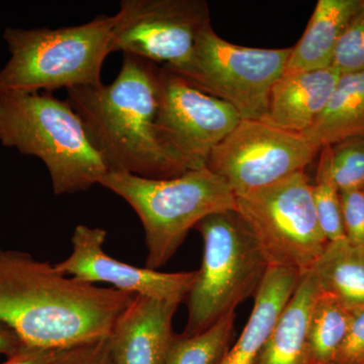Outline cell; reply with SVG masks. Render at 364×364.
Instances as JSON below:
<instances>
[{
	"label": "cell",
	"mask_w": 364,
	"mask_h": 364,
	"mask_svg": "<svg viewBox=\"0 0 364 364\" xmlns=\"http://www.w3.org/2000/svg\"><path fill=\"white\" fill-rule=\"evenodd\" d=\"M135 296L80 282L31 254L0 247V322L26 346L58 350L107 338Z\"/></svg>",
	"instance_id": "cell-1"
},
{
	"label": "cell",
	"mask_w": 364,
	"mask_h": 364,
	"mask_svg": "<svg viewBox=\"0 0 364 364\" xmlns=\"http://www.w3.org/2000/svg\"><path fill=\"white\" fill-rule=\"evenodd\" d=\"M160 71L153 62L124 54L109 85L67 90V102L107 172L166 179L188 171L158 136Z\"/></svg>",
	"instance_id": "cell-2"
},
{
	"label": "cell",
	"mask_w": 364,
	"mask_h": 364,
	"mask_svg": "<svg viewBox=\"0 0 364 364\" xmlns=\"http://www.w3.org/2000/svg\"><path fill=\"white\" fill-rule=\"evenodd\" d=\"M0 144L42 160L56 196L88 191L107 173L78 114L52 93L0 95Z\"/></svg>",
	"instance_id": "cell-3"
},
{
	"label": "cell",
	"mask_w": 364,
	"mask_h": 364,
	"mask_svg": "<svg viewBox=\"0 0 364 364\" xmlns=\"http://www.w3.org/2000/svg\"><path fill=\"white\" fill-rule=\"evenodd\" d=\"M116 21L114 14L58 28H6L11 57L0 70V95L102 85Z\"/></svg>",
	"instance_id": "cell-4"
},
{
	"label": "cell",
	"mask_w": 364,
	"mask_h": 364,
	"mask_svg": "<svg viewBox=\"0 0 364 364\" xmlns=\"http://www.w3.org/2000/svg\"><path fill=\"white\" fill-rule=\"evenodd\" d=\"M100 184L128 203L142 223L149 269L166 264L208 215L236 210V196L207 167L166 179L107 172Z\"/></svg>",
	"instance_id": "cell-5"
},
{
	"label": "cell",
	"mask_w": 364,
	"mask_h": 364,
	"mask_svg": "<svg viewBox=\"0 0 364 364\" xmlns=\"http://www.w3.org/2000/svg\"><path fill=\"white\" fill-rule=\"evenodd\" d=\"M195 229L202 235V267L188 296L184 336L200 334L255 296L268 263L245 220L236 210L208 215Z\"/></svg>",
	"instance_id": "cell-6"
},
{
	"label": "cell",
	"mask_w": 364,
	"mask_h": 364,
	"mask_svg": "<svg viewBox=\"0 0 364 364\" xmlns=\"http://www.w3.org/2000/svg\"><path fill=\"white\" fill-rule=\"evenodd\" d=\"M236 210L253 232L268 267L305 274L329 243L305 171L236 198Z\"/></svg>",
	"instance_id": "cell-7"
},
{
	"label": "cell",
	"mask_w": 364,
	"mask_h": 364,
	"mask_svg": "<svg viewBox=\"0 0 364 364\" xmlns=\"http://www.w3.org/2000/svg\"><path fill=\"white\" fill-rule=\"evenodd\" d=\"M291 51L293 47L258 49L232 44L208 23L198 33L188 61L167 70L227 102L241 119L263 121L270 91L286 72Z\"/></svg>",
	"instance_id": "cell-8"
},
{
	"label": "cell",
	"mask_w": 364,
	"mask_h": 364,
	"mask_svg": "<svg viewBox=\"0 0 364 364\" xmlns=\"http://www.w3.org/2000/svg\"><path fill=\"white\" fill-rule=\"evenodd\" d=\"M321 147L304 134L257 119H241L210 153L207 168L226 182L236 198L305 171Z\"/></svg>",
	"instance_id": "cell-9"
},
{
	"label": "cell",
	"mask_w": 364,
	"mask_h": 364,
	"mask_svg": "<svg viewBox=\"0 0 364 364\" xmlns=\"http://www.w3.org/2000/svg\"><path fill=\"white\" fill-rule=\"evenodd\" d=\"M116 18L111 53L162 63L169 70L188 61L198 33L210 23L205 0H122Z\"/></svg>",
	"instance_id": "cell-10"
},
{
	"label": "cell",
	"mask_w": 364,
	"mask_h": 364,
	"mask_svg": "<svg viewBox=\"0 0 364 364\" xmlns=\"http://www.w3.org/2000/svg\"><path fill=\"white\" fill-rule=\"evenodd\" d=\"M240 121L233 107L162 67L158 136L165 149L188 171L207 167L210 153Z\"/></svg>",
	"instance_id": "cell-11"
},
{
	"label": "cell",
	"mask_w": 364,
	"mask_h": 364,
	"mask_svg": "<svg viewBox=\"0 0 364 364\" xmlns=\"http://www.w3.org/2000/svg\"><path fill=\"white\" fill-rule=\"evenodd\" d=\"M107 231L78 225L71 237L72 252L65 260L54 264L62 274L87 284H112V289L181 304L188 299L198 270L159 272L136 267L112 258L104 250Z\"/></svg>",
	"instance_id": "cell-12"
},
{
	"label": "cell",
	"mask_w": 364,
	"mask_h": 364,
	"mask_svg": "<svg viewBox=\"0 0 364 364\" xmlns=\"http://www.w3.org/2000/svg\"><path fill=\"white\" fill-rule=\"evenodd\" d=\"M181 304L136 296L107 336L116 364H165L174 339L172 320Z\"/></svg>",
	"instance_id": "cell-13"
},
{
	"label": "cell",
	"mask_w": 364,
	"mask_h": 364,
	"mask_svg": "<svg viewBox=\"0 0 364 364\" xmlns=\"http://www.w3.org/2000/svg\"><path fill=\"white\" fill-rule=\"evenodd\" d=\"M340 76L334 67L284 72L270 91L263 121L280 130L305 134L327 107Z\"/></svg>",
	"instance_id": "cell-14"
},
{
	"label": "cell",
	"mask_w": 364,
	"mask_h": 364,
	"mask_svg": "<svg viewBox=\"0 0 364 364\" xmlns=\"http://www.w3.org/2000/svg\"><path fill=\"white\" fill-rule=\"evenodd\" d=\"M301 277V273L294 270L268 267L254 296L255 301L247 324L236 343L218 364H255Z\"/></svg>",
	"instance_id": "cell-15"
},
{
	"label": "cell",
	"mask_w": 364,
	"mask_h": 364,
	"mask_svg": "<svg viewBox=\"0 0 364 364\" xmlns=\"http://www.w3.org/2000/svg\"><path fill=\"white\" fill-rule=\"evenodd\" d=\"M361 0H318L305 33L293 47L286 71H311L332 67L335 51Z\"/></svg>",
	"instance_id": "cell-16"
},
{
	"label": "cell",
	"mask_w": 364,
	"mask_h": 364,
	"mask_svg": "<svg viewBox=\"0 0 364 364\" xmlns=\"http://www.w3.org/2000/svg\"><path fill=\"white\" fill-rule=\"evenodd\" d=\"M320 293V284L312 268L301 275L255 364H305L311 314Z\"/></svg>",
	"instance_id": "cell-17"
},
{
	"label": "cell",
	"mask_w": 364,
	"mask_h": 364,
	"mask_svg": "<svg viewBox=\"0 0 364 364\" xmlns=\"http://www.w3.org/2000/svg\"><path fill=\"white\" fill-rule=\"evenodd\" d=\"M304 135L321 148L364 135V72L341 74L327 107Z\"/></svg>",
	"instance_id": "cell-18"
},
{
	"label": "cell",
	"mask_w": 364,
	"mask_h": 364,
	"mask_svg": "<svg viewBox=\"0 0 364 364\" xmlns=\"http://www.w3.org/2000/svg\"><path fill=\"white\" fill-rule=\"evenodd\" d=\"M321 291L331 294L349 310L364 306V247L346 239L329 242L313 267Z\"/></svg>",
	"instance_id": "cell-19"
},
{
	"label": "cell",
	"mask_w": 364,
	"mask_h": 364,
	"mask_svg": "<svg viewBox=\"0 0 364 364\" xmlns=\"http://www.w3.org/2000/svg\"><path fill=\"white\" fill-rule=\"evenodd\" d=\"M350 310L331 294L321 291L311 314L305 364H333L348 329Z\"/></svg>",
	"instance_id": "cell-20"
},
{
	"label": "cell",
	"mask_w": 364,
	"mask_h": 364,
	"mask_svg": "<svg viewBox=\"0 0 364 364\" xmlns=\"http://www.w3.org/2000/svg\"><path fill=\"white\" fill-rule=\"evenodd\" d=\"M235 323V313L193 336H174L165 364H218L228 351Z\"/></svg>",
	"instance_id": "cell-21"
},
{
	"label": "cell",
	"mask_w": 364,
	"mask_h": 364,
	"mask_svg": "<svg viewBox=\"0 0 364 364\" xmlns=\"http://www.w3.org/2000/svg\"><path fill=\"white\" fill-rule=\"evenodd\" d=\"M315 183H312L314 203L321 229L328 242L345 239L342 222L341 196L333 179L330 146H323L318 155Z\"/></svg>",
	"instance_id": "cell-22"
},
{
	"label": "cell",
	"mask_w": 364,
	"mask_h": 364,
	"mask_svg": "<svg viewBox=\"0 0 364 364\" xmlns=\"http://www.w3.org/2000/svg\"><path fill=\"white\" fill-rule=\"evenodd\" d=\"M329 146L332 176L340 193L364 191V135L348 136Z\"/></svg>",
	"instance_id": "cell-23"
},
{
	"label": "cell",
	"mask_w": 364,
	"mask_h": 364,
	"mask_svg": "<svg viewBox=\"0 0 364 364\" xmlns=\"http://www.w3.org/2000/svg\"><path fill=\"white\" fill-rule=\"evenodd\" d=\"M332 67L341 74L364 72V0L339 41Z\"/></svg>",
	"instance_id": "cell-24"
},
{
	"label": "cell",
	"mask_w": 364,
	"mask_h": 364,
	"mask_svg": "<svg viewBox=\"0 0 364 364\" xmlns=\"http://www.w3.org/2000/svg\"><path fill=\"white\" fill-rule=\"evenodd\" d=\"M51 364H116L109 340L102 338L55 350Z\"/></svg>",
	"instance_id": "cell-25"
},
{
	"label": "cell",
	"mask_w": 364,
	"mask_h": 364,
	"mask_svg": "<svg viewBox=\"0 0 364 364\" xmlns=\"http://www.w3.org/2000/svg\"><path fill=\"white\" fill-rule=\"evenodd\" d=\"M345 239L364 247V191L340 193Z\"/></svg>",
	"instance_id": "cell-26"
},
{
	"label": "cell",
	"mask_w": 364,
	"mask_h": 364,
	"mask_svg": "<svg viewBox=\"0 0 364 364\" xmlns=\"http://www.w3.org/2000/svg\"><path fill=\"white\" fill-rule=\"evenodd\" d=\"M333 364H364V306L350 310L346 336Z\"/></svg>",
	"instance_id": "cell-27"
},
{
	"label": "cell",
	"mask_w": 364,
	"mask_h": 364,
	"mask_svg": "<svg viewBox=\"0 0 364 364\" xmlns=\"http://www.w3.org/2000/svg\"><path fill=\"white\" fill-rule=\"evenodd\" d=\"M55 350L25 346L14 355L7 358L6 361L0 364H51Z\"/></svg>",
	"instance_id": "cell-28"
},
{
	"label": "cell",
	"mask_w": 364,
	"mask_h": 364,
	"mask_svg": "<svg viewBox=\"0 0 364 364\" xmlns=\"http://www.w3.org/2000/svg\"><path fill=\"white\" fill-rule=\"evenodd\" d=\"M25 345L13 329L0 322V354L9 358L20 351Z\"/></svg>",
	"instance_id": "cell-29"
}]
</instances>
